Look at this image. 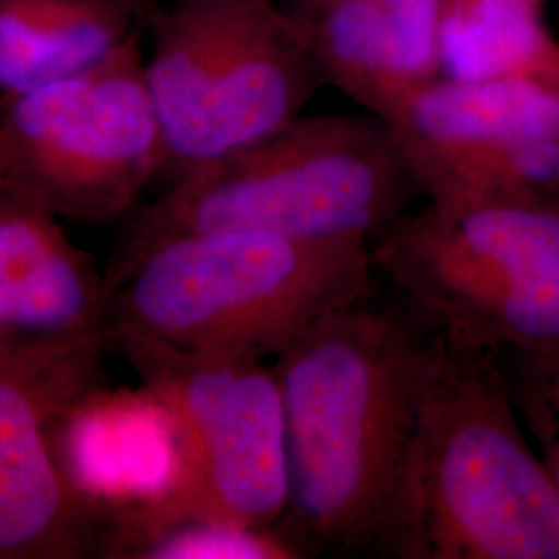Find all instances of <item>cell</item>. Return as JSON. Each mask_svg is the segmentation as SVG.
I'll list each match as a JSON object with an SVG mask.
<instances>
[{
    "mask_svg": "<svg viewBox=\"0 0 559 559\" xmlns=\"http://www.w3.org/2000/svg\"><path fill=\"white\" fill-rule=\"evenodd\" d=\"M438 330L380 278L274 359L290 503L282 537L302 559L376 554Z\"/></svg>",
    "mask_w": 559,
    "mask_h": 559,
    "instance_id": "cell-1",
    "label": "cell"
},
{
    "mask_svg": "<svg viewBox=\"0 0 559 559\" xmlns=\"http://www.w3.org/2000/svg\"><path fill=\"white\" fill-rule=\"evenodd\" d=\"M108 350L135 369L265 360L369 293L371 245L265 233H189L122 249L108 272Z\"/></svg>",
    "mask_w": 559,
    "mask_h": 559,
    "instance_id": "cell-2",
    "label": "cell"
},
{
    "mask_svg": "<svg viewBox=\"0 0 559 559\" xmlns=\"http://www.w3.org/2000/svg\"><path fill=\"white\" fill-rule=\"evenodd\" d=\"M500 350L438 332L376 554L559 559V496Z\"/></svg>",
    "mask_w": 559,
    "mask_h": 559,
    "instance_id": "cell-3",
    "label": "cell"
},
{
    "mask_svg": "<svg viewBox=\"0 0 559 559\" xmlns=\"http://www.w3.org/2000/svg\"><path fill=\"white\" fill-rule=\"evenodd\" d=\"M423 198L385 120L318 115L193 168L141 212L122 249L189 233L369 242Z\"/></svg>",
    "mask_w": 559,
    "mask_h": 559,
    "instance_id": "cell-4",
    "label": "cell"
},
{
    "mask_svg": "<svg viewBox=\"0 0 559 559\" xmlns=\"http://www.w3.org/2000/svg\"><path fill=\"white\" fill-rule=\"evenodd\" d=\"M371 255L378 278L450 338L559 344V198H427Z\"/></svg>",
    "mask_w": 559,
    "mask_h": 559,
    "instance_id": "cell-5",
    "label": "cell"
},
{
    "mask_svg": "<svg viewBox=\"0 0 559 559\" xmlns=\"http://www.w3.org/2000/svg\"><path fill=\"white\" fill-rule=\"evenodd\" d=\"M145 32L170 180L278 133L323 85L278 0H162L147 7Z\"/></svg>",
    "mask_w": 559,
    "mask_h": 559,
    "instance_id": "cell-6",
    "label": "cell"
},
{
    "mask_svg": "<svg viewBox=\"0 0 559 559\" xmlns=\"http://www.w3.org/2000/svg\"><path fill=\"white\" fill-rule=\"evenodd\" d=\"M138 373L170 423L175 473L158 498L110 520V549L127 551L185 522L278 528L290 503V466L274 365L175 360Z\"/></svg>",
    "mask_w": 559,
    "mask_h": 559,
    "instance_id": "cell-7",
    "label": "cell"
},
{
    "mask_svg": "<svg viewBox=\"0 0 559 559\" xmlns=\"http://www.w3.org/2000/svg\"><path fill=\"white\" fill-rule=\"evenodd\" d=\"M143 36L100 67L0 96V182L60 221L124 216L164 170Z\"/></svg>",
    "mask_w": 559,
    "mask_h": 559,
    "instance_id": "cell-8",
    "label": "cell"
},
{
    "mask_svg": "<svg viewBox=\"0 0 559 559\" xmlns=\"http://www.w3.org/2000/svg\"><path fill=\"white\" fill-rule=\"evenodd\" d=\"M102 365L0 350V559L85 556L102 514L67 460V423L100 390Z\"/></svg>",
    "mask_w": 559,
    "mask_h": 559,
    "instance_id": "cell-9",
    "label": "cell"
},
{
    "mask_svg": "<svg viewBox=\"0 0 559 559\" xmlns=\"http://www.w3.org/2000/svg\"><path fill=\"white\" fill-rule=\"evenodd\" d=\"M108 282L60 218L0 182V350L102 365Z\"/></svg>",
    "mask_w": 559,
    "mask_h": 559,
    "instance_id": "cell-10",
    "label": "cell"
},
{
    "mask_svg": "<svg viewBox=\"0 0 559 559\" xmlns=\"http://www.w3.org/2000/svg\"><path fill=\"white\" fill-rule=\"evenodd\" d=\"M448 0H290L313 64L381 120L440 80Z\"/></svg>",
    "mask_w": 559,
    "mask_h": 559,
    "instance_id": "cell-11",
    "label": "cell"
},
{
    "mask_svg": "<svg viewBox=\"0 0 559 559\" xmlns=\"http://www.w3.org/2000/svg\"><path fill=\"white\" fill-rule=\"evenodd\" d=\"M411 175L512 143L559 140V83L443 78L385 119Z\"/></svg>",
    "mask_w": 559,
    "mask_h": 559,
    "instance_id": "cell-12",
    "label": "cell"
},
{
    "mask_svg": "<svg viewBox=\"0 0 559 559\" xmlns=\"http://www.w3.org/2000/svg\"><path fill=\"white\" fill-rule=\"evenodd\" d=\"M140 0H0V96L92 71L145 32Z\"/></svg>",
    "mask_w": 559,
    "mask_h": 559,
    "instance_id": "cell-13",
    "label": "cell"
},
{
    "mask_svg": "<svg viewBox=\"0 0 559 559\" xmlns=\"http://www.w3.org/2000/svg\"><path fill=\"white\" fill-rule=\"evenodd\" d=\"M535 0H448L441 73L454 80L559 83V40Z\"/></svg>",
    "mask_w": 559,
    "mask_h": 559,
    "instance_id": "cell-14",
    "label": "cell"
},
{
    "mask_svg": "<svg viewBox=\"0 0 559 559\" xmlns=\"http://www.w3.org/2000/svg\"><path fill=\"white\" fill-rule=\"evenodd\" d=\"M423 198H559V140L512 143L417 175Z\"/></svg>",
    "mask_w": 559,
    "mask_h": 559,
    "instance_id": "cell-15",
    "label": "cell"
},
{
    "mask_svg": "<svg viewBox=\"0 0 559 559\" xmlns=\"http://www.w3.org/2000/svg\"><path fill=\"white\" fill-rule=\"evenodd\" d=\"M124 558L302 559L278 528H242L218 522H185L133 543Z\"/></svg>",
    "mask_w": 559,
    "mask_h": 559,
    "instance_id": "cell-16",
    "label": "cell"
},
{
    "mask_svg": "<svg viewBox=\"0 0 559 559\" xmlns=\"http://www.w3.org/2000/svg\"><path fill=\"white\" fill-rule=\"evenodd\" d=\"M500 359L512 388L533 392L559 406V344L537 348H503Z\"/></svg>",
    "mask_w": 559,
    "mask_h": 559,
    "instance_id": "cell-17",
    "label": "cell"
},
{
    "mask_svg": "<svg viewBox=\"0 0 559 559\" xmlns=\"http://www.w3.org/2000/svg\"><path fill=\"white\" fill-rule=\"evenodd\" d=\"M512 394L520 415L526 419L531 433L539 443L540 459L545 462L559 496V406L526 390L512 388Z\"/></svg>",
    "mask_w": 559,
    "mask_h": 559,
    "instance_id": "cell-18",
    "label": "cell"
},
{
    "mask_svg": "<svg viewBox=\"0 0 559 559\" xmlns=\"http://www.w3.org/2000/svg\"><path fill=\"white\" fill-rule=\"evenodd\" d=\"M140 2H143L145 7H150V4H156V2H162V0H140Z\"/></svg>",
    "mask_w": 559,
    "mask_h": 559,
    "instance_id": "cell-19",
    "label": "cell"
},
{
    "mask_svg": "<svg viewBox=\"0 0 559 559\" xmlns=\"http://www.w3.org/2000/svg\"><path fill=\"white\" fill-rule=\"evenodd\" d=\"M535 2H539V4H543V2H545V0H535Z\"/></svg>",
    "mask_w": 559,
    "mask_h": 559,
    "instance_id": "cell-20",
    "label": "cell"
}]
</instances>
